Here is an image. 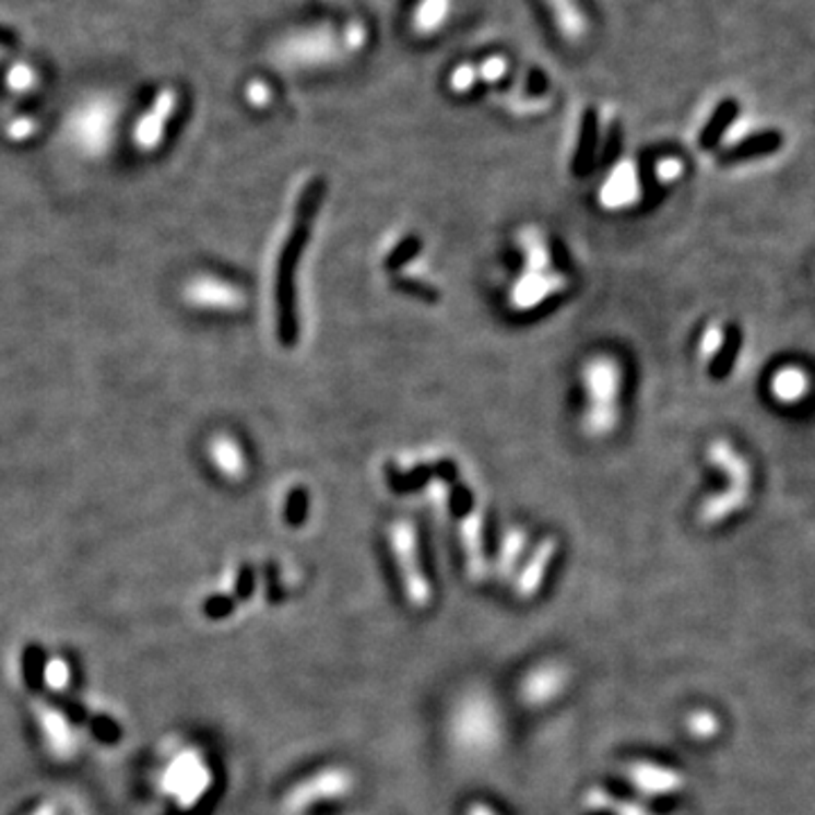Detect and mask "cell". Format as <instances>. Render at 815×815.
<instances>
[{
  "instance_id": "cell-22",
  "label": "cell",
  "mask_w": 815,
  "mask_h": 815,
  "mask_svg": "<svg viewBox=\"0 0 815 815\" xmlns=\"http://www.w3.org/2000/svg\"><path fill=\"white\" fill-rule=\"evenodd\" d=\"M109 132H111V114H107L105 107H93L91 111L80 114L75 134L82 147L96 152L98 147H103Z\"/></svg>"
},
{
  "instance_id": "cell-3",
  "label": "cell",
  "mask_w": 815,
  "mask_h": 815,
  "mask_svg": "<svg viewBox=\"0 0 815 815\" xmlns=\"http://www.w3.org/2000/svg\"><path fill=\"white\" fill-rule=\"evenodd\" d=\"M580 383L584 392L582 430L593 440L610 437L621 424V363L610 354L591 356L580 369Z\"/></svg>"
},
{
  "instance_id": "cell-1",
  "label": "cell",
  "mask_w": 815,
  "mask_h": 815,
  "mask_svg": "<svg viewBox=\"0 0 815 815\" xmlns=\"http://www.w3.org/2000/svg\"><path fill=\"white\" fill-rule=\"evenodd\" d=\"M367 42L369 29L358 19L347 23H306L288 29L276 42L272 57L281 69L293 73L322 71L361 55Z\"/></svg>"
},
{
  "instance_id": "cell-27",
  "label": "cell",
  "mask_w": 815,
  "mask_h": 815,
  "mask_svg": "<svg viewBox=\"0 0 815 815\" xmlns=\"http://www.w3.org/2000/svg\"><path fill=\"white\" fill-rule=\"evenodd\" d=\"M587 804L591 808H601V811H612L616 815H648L641 806L633 804V802H623V800H616L612 795H607L605 791H589L587 795Z\"/></svg>"
},
{
  "instance_id": "cell-9",
  "label": "cell",
  "mask_w": 815,
  "mask_h": 815,
  "mask_svg": "<svg viewBox=\"0 0 815 815\" xmlns=\"http://www.w3.org/2000/svg\"><path fill=\"white\" fill-rule=\"evenodd\" d=\"M569 286V279L559 270L551 272H521L510 288L508 302L512 310L528 312L546 304L555 295L564 293Z\"/></svg>"
},
{
  "instance_id": "cell-5",
  "label": "cell",
  "mask_w": 815,
  "mask_h": 815,
  "mask_svg": "<svg viewBox=\"0 0 815 815\" xmlns=\"http://www.w3.org/2000/svg\"><path fill=\"white\" fill-rule=\"evenodd\" d=\"M451 736L466 755H485L500 739V718L496 705L483 694L464 696L451 720Z\"/></svg>"
},
{
  "instance_id": "cell-37",
  "label": "cell",
  "mask_w": 815,
  "mask_h": 815,
  "mask_svg": "<svg viewBox=\"0 0 815 815\" xmlns=\"http://www.w3.org/2000/svg\"><path fill=\"white\" fill-rule=\"evenodd\" d=\"M46 680H48L50 686L67 684L69 682V669H67V664L61 662V660L48 662V666H46Z\"/></svg>"
},
{
  "instance_id": "cell-13",
  "label": "cell",
  "mask_w": 815,
  "mask_h": 815,
  "mask_svg": "<svg viewBox=\"0 0 815 815\" xmlns=\"http://www.w3.org/2000/svg\"><path fill=\"white\" fill-rule=\"evenodd\" d=\"M460 540L466 559V574L472 580L481 582L487 576V555H485V519L481 508L466 510L460 521Z\"/></svg>"
},
{
  "instance_id": "cell-23",
  "label": "cell",
  "mask_w": 815,
  "mask_h": 815,
  "mask_svg": "<svg viewBox=\"0 0 815 815\" xmlns=\"http://www.w3.org/2000/svg\"><path fill=\"white\" fill-rule=\"evenodd\" d=\"M781 145V134L777 132H766V134H759L755 139H747L730 150L723 152V162L728 164H739V162H745V160H755V156H766L775 150H779Z\"/></svg>"
},
{
  "instance_id": "cell-40",
  "label": "cell",
  "mask_w": 815,
  "mask_h": 815,
  "mask_svg": "<svg viewBox=\"0 0 815 815\" xmlns=\"http://www.w3.org/2000/svg\"><path fill=\"white\" fill-rule=\"evenodd\" d=\"M466 815H498V813L485 802H474L472 806L466 808Z\"/></svg>"
},
{
  "instance_id": "cell-35",
  "label": "cell",
  "mask_w": 815,
  "mask_h": 815,
  "mask_svg": "<svg viewBox=\"0 0 815 815\" xmlns=\"http://www.w3.org/2000/svg\"><path fill=\"white\" fill-rule=\"evenodd\" d=\"M245 96H247L249 105L261 109V107H268V105H270V101H272V88H270L265 82L255 80V82H249V84H247Z\"/></svg>"
},
{
  "instance_id": "cell-6",
  "label": "cell",
  "mask_w": 815,
  "mask_h": 815,
  "mask_svg": "<svg viewBox=\"0 0 815 815\" xmlns=\"http://www.w3.org/2000/svg\"><path fill=\"white\" fill-rule=\"evenodd\" d=\"M390 551L397 562V571L401 576V587L408 603L417 610H424L430 605V584L422 569V557H420V538L413 521L397 519L390 525Z\"/></svg>"
},
{
  "instance_id": "cell-14",
  "label": "cell",
  "mask_w": 815,
  "mask_h": 815,
  "mask_svg": "<svg viewBox=\"0 0 815 815\" xmlns=\"http://www.w3.org/2000/svg\"><path fill=\"white\" fill-rule=\"evenodd\" d=\"M564 686H567V671H564L559 664H542L538 669H532L528 677L521 682V698L523 702L532 707H542L555 700Z\"/></svg>"
},
{
  "instance_id": "cell-11",
  "label": "cell",
  "mask_w": 815,
  "mask_h": 815,
  "mask_svg": "<svg viewBox=\"0 0 815 815\" xmlns=\"http://www.w3.org/2000/svg\"><path fill=\"white\" fill-rule=\"evenodd\" d=\"M559 42L582 46L591 35V19L582 0H540Z\"/></svg>"
},
{
  "instance_id": "cell-7",
  "label": "cell",
  "mask_w": 815,
  "mask_h": 815,
  "mask_svg": "<svg viewBox=\"0 0 815 815\" xmlns=\"http://www.w3.org/2000/svg\"><path fill=\"white\" fill-rule=\"evenodd\" d=\"M164 791L179 808H193L211 789L213 775L198 749L188 747L168 764L162 775Z\"/></svg>"
},
{
  "instance_id": "cell-41",
  "label": "cell",
  "mask_w": 815,
  "mask_h": 815,
  "mask_svg": "<svg viewBox=\"0 0 815 815\" xmlns=\"http://www.w3.org/2000/svg\"><path fill=\"white\" fill-rule=\"evenodd\" d=\"M0 42H8V35L3 33V29H0Z\"/></svg>"
},
{
  "instance_id": "cell-16",
  "label": "cell",
  "mask_w": 815,
  "mask_h": 815,
  "mask_svg": "<svg viewBox=\"0 0 815 815\" xmlns=\"http://www.w3.org/2000/svg\"><path fill=\"white\" fill-rule=\"evenodd\" d=\"M456 0H415L408 14V27L417 39H433L449 25Z\"/></svg>"
},
{
  "instance_id": "cell-25",
  "label": "cell",
  "mask_w": 815,
  "mask_h": 815,
  "mask_svg": "<svg viewBox=\"0 0 815 815\" xmlns=\"http://www.w3.org/2000/svg\"><path fill=\"white\" fill-rule=\"evenodd\" d=\"M525 546H528V535L521 528L508 530V535L504 538V544H500V553H498V562H496V571H498L500 578H508L512 574L515 564L523 555Z\"/></svg>"
},
{
  "instance_id": "cell-32",
  "label": "cell",
  "mask_w": 815,
  "mask_h": 815,
  "mask_svg": "<svg viewBox=\"0 0 815 815\" xmlns=\"http://www.w3.org/2000/svg\"><path fill=\"white\" fill-rule=\"evenodd\" d=\"M417 252H420V240H415V238H405V240H401V243L392 249L390 257L386 259V265H388L390 270H397V268H401V265H405L408 261H411Z\"/></svg>"
},
{
  "instance_id": "cell-30",
  "label": "cell",
  "mask_w": 815,
  "mask_h": 815,
  "mask_svg": "<svg viewBox=\"0 0 815 815\" xmlns=\"http://www.w3.org/2000/svg\"><path fill=\"white\" fill-rule=\"evenodd\" d=\"M734 105L728 103L725 107H720V111L711 118V122L705 128V134H702V147H711L716 145V141L720 139V134L725 132V128L730 125L732 116H734Z\"/></svg>"
},
{
  "instance_id": "cell-20",
  "label": "cell",
  "mask_w": 815,
  "mask_h": 815,
  "mask_svg": "<svg viewBox=\"0 0 815 815\" xmlns=\"http://www.w3.org/2000/svg\"><path fill=\"white\" fill-rule=\"evenodd\" d=\"M519 247H521V255H523V272H551V270H555L551 245L540 229H535V227L521 229Z\"/></svg>"
},
{
  "instance_id": "cell-31",
  "label": "cell",
  "mask_w": 815,
  "mask_h": 815,
  "mask_svg": "<svg viewBox=\"0 0 815 815\" xmlns=\"http://www.w3.org/2000/svg\"><path fill=\"white\" fill-rule=\"evenodd\" d=\"M723 340H725V329L720 324H709L700 338V358L711 363L718 356L720 347H723Z\"/></svg>"
},
{
  "instance_id": "cell-12",
  "label": "cell",
  "mask_w": 815,
  "mask_h": 815,
  "mask_svg": "<svg viewBox=\"0 0 815 815\" xmlns=\"http://www.w3.org/2000/svg\"><path fill=\"white\" fill-rule=\"evenodd\" d=\"M641 200V177L635 166V162H621L616 164L610 175L605 177L599 202L607 211H623L630 209Z\"/></svg>"
},
{
  "instance_id": "cell-34",
  "label": "cell",
  "mask_w": 815,
  "mask_h": 815,
  "mask_svg": "<svg viewBox=\"0 0 815 815\" xmlns=\"http://www.w3.org/2000/svg\"><path fill=\"white\" fill-rule=\"evenodd\" d=\"M304 515H306V494L299 487H293L286 500V519L288 523H299Z\"/></svg>"
},
{
  "instance_id": "cell-2",
  "label": "cell",
  "mask_w": 815,
  "mask_h": 815,
  "mask_svg": "<svg viewBox=\"0 0 815 815\" xmlns=\"http://www.w3.org/2000/svg\"><path fill=\"white\" fill-rule=\"evenodd\" d=\"M322 198V181L308 179L297 196V206L293 225L286 234L284 245L279 249L276 272H274V310H276V333L284 347H293L297 340V304H295V272L302 257V249L310 234V225Z\"/></svg>"
},
{
  "instance_id": "cell-21",
  "label": "cell",
  "mask_w": 815,
  "mask_h": 815,
  "mask_svg": "<svg viewBox=\"0 0 815 815\" xmlns=\"http://www.w3.org/2000/svg\"><path fill=\"white\" fill-rule=\"evenodd\" d=\"M811 390V381L804 369L795 367V365H789V367H781L770 381V392L772 397L779 401V403H787V405H793V403H800L804 401V397L808 394Z\"/></svg>"
},
{
  "instance_id": "cell-29",
  "label": "cell",
  "mask_w": 815,
  "mask_h": 815,
  "mask_svg": "<svg viewBox=\"0 0 815 815\" xmlns=\"http://www.w3.org/2000/svg\"><path fill=\"white\" fill-rule=\"evenodd\" d=\"M508 71H510V61L500 55H489L487 59L476 64L479 84H496L508 75Z\"/></svg>"
},
{
  "instance_id": "cell-8",
  "label": "cell",
  "mask_w": 815,
  "mask_h": 815,
  "mask_svg": "<svg viewBox=\"0 0 815 815\" xmlns=\"http://www.w3.org/2000/svg\"><path fill=\"white\" fill-rule=\"evenodd\" d=\"M352 789H354V777L350 770L338 768V766L324 768L316 775L302 779L295 789H291V793L284 800V813L299 815L322 802L342 800L344 795H350Z\"/></svg>"
},
{
  "instance_id": "cell-26",
  "label": "cell",
  "mask_w": 815,
  "mask_h": 815,
  "mask_svg": "<svg viewBox=\"0 0 815 815\" xmlns=\"http://www.w3.org/2000/svg\"><path fill=\"white\" fill-rule=\"evenodd\" d=\"M595 145H599V132H595V120L593 116L589 114L582 122V137L578 141V150H576V156H574V170L580 175V173H587L591 162H593V152H595Z\"/></svg>"
},
{
  "instance_id": "cell-36",
  "label": "cell",
  "mask_w": 815,
  "mask_h": 815,
  "mask_svg": "<svg viewBox=\"0 0 815 815\" xmlns=\"http://www.w3.org/2000/svg\"><path fill=\"white\" fill-rule=\"evenodd\" d=\"M688 730H692V734L700 736V739H709L711 734H716L718 725H716V718L711 713H696L692 720H688Z\"/></svg>"
},
{
  "instance_id": "cell-28",
  "label": "cell",
  "mask_w": 815,
  "mask_h": 815,
  "mask_svg": "<svg viewBox=\"0 0 815 815\" xmlns=\"http://www.w3.org/2000/svg\"><path fill=\"white\" fill-rule=\"evenodd\" d=\"M479 84V73L476 64L472 61H462L451 73H449V88L451 93H458V96H464V93H472Z\"/></svg>"
},
{
  "instance_id": "cell-24",
  "label": "cell",
  "mask_w": 815,
  "mask_h": 815,
  "mask_svg": "<svg viewBox=\"0 0 815 815\" xmlns=\"http://www.w3.org/2000/svg\"><path fill=\"white\" fill-rule=\"evenodd\" d=\"M741 344H743L741 329L736 324L725 327L723 347H720L718 356L709 363V376H711V379H725V376L732 371V367H734V363L739 358V352H741Z\"/></svg>"
},
{
  "instance_id": "cell-33",
  "label": "cell",
  "mask_w": 815,
  "mask_h": 815,
  "mask_svg": "<svg viewBox=\"0 0 815 815\" xmlns=\"http://www.w3.org/2000/svg\"><path fill=\"white\" fill-rule=\"evenodd\" d=\"M684 173V166L680 160H671V156H666V160H660L654 166V177L660 184H673L682 177Z\"/></svg>"
},
{
  "instance_id": "cell-17",
  "label": "cell",
  "mask_w": 815,
  "mask_h": 815,
  "mask_svg": "<svg viewBox=\"0 0 815 815\" xmlns=\"http://www.w3.org/2000/svg\"><path fill=\"white\" fill-rule=\"evenodd\" d=\"M175 107H177L175 91H164L162 96L156 98V103L152 105V109L139 120L134 139H137L141 150H154L156 145H160V141L164 139V132H166V122L173 116Z\"/></svg>"
},
{
  "instance_id": "cell-15",
  "label": "cell",
  "mask_w": 815,
  "mask_h": 815,
  "mask_svg": "<svg viewBox=\"0 0 815 815\" xmlns=\"http://www.w3.org/2000/svg\"><path fill=\"white\" fill-rule=\"evenodd\" d=\"M557 555V540L555 538H546L538 544V548L532 551V555L528 557V562L523 564V569L515 582V593L519 601H530L535 599L538 591L542 589L544 580H546V574L551 569V562L555 559Z\"/></svg>"
},
{
  "instance_id": "cell-19",
  "label": "cell",
  "mask_w": 815,
  "mask_h": 815,
  "mask_svg": "<svg viewBox=\"0 0 815 815\" xmlns=\"http://www.w3.org/2000/svg\"><path fill=\"white\" fill-rule=\"evenodd\" d=\"M209 458L217 469V474L227 481H243L247 476L245 451L238 440H234L227 433L213 435V440L209 442Z\"/></svg>"
},
{
  "instance_id": "cell-4",
  "label": "cell",
  "mask_w": 815,
  "mask_h": 815,
  "mask_svg": "<svg viewBox=\"0 0 815 815\" xmlns=\"http://www.w3.org/2000/svg\"><path fill=\"white\" fill-rule=\"evenodd\" d=\"M707 453H709V460L720 469V472L728 474L730 479V487L725 492L707 498L700 508V521L705 525H716L720 521L730 519L732 515H736L747 504L752 474H749L745 458H741L725 440H716Z\"/></svg>"
},
{
  "instance_id": "cell-39",
  "label": "cell",
  "mask_w": 815,
  "mask_h": 815,
  "mask_svg": "<svg viewBox=\"0 0 815 815\" xmlns=\"http://www.w3.org/2000/svg\"><path fill=\"white\" fill-rule=\"evenodd\" d=\"M29 132H35V128H33V122H27V120L14 122L12 128H10V137H12V139H23V137H27Z\"/></svg>"
},
{
  "instance_id": "cell-10",
  "label": "cell",
  "mask_w": 815,
  "mask_h": 815,
  "mask_svg": "<svg viewBox=\"0 0 815 815\" xmlns=\"http://www.w3.org/2000/svg\"><path fill=\"white\" fill-rule=\"evenodd\" d=\"M184 299L200 308V310H217V312H238L245 308L247 297L245 293L217 276H196L188 281L184 291Z\"/></svg>"
},
{
  "instance_id": "cell-38",
  "label": "cell",
  "mask_w": 815,
  "mask_h": 815,
  "mask_svg": "<svg viewBox=\"0 0 815 815\" xmlns=\"http://www.w3.org/2000/svg\"><path fill=\"white\" fill-rule=\"evenodd\" d=\"M10 84L14 86V88H25V86H29V84H33V73H29L27 69H23V67H19V69H14L12 73H10Z\"/></svg>"
},
{
  "instance_id": "cell-18",
  "label": "cell",
  "mask_w": 815,
  "mask_h": 815,
  "mask_svg": "<svg viewBox=\"0 0 815 815\" xmlns=\"http://www.w3.org/2000/svg\"><path fill=\"white\" fill-rule=\"evenodd\" d=\"M633 787H637L646 795H666L682 787V777L664 766L637 761L625 768Z\"/></svg>"
}]
</instances>
